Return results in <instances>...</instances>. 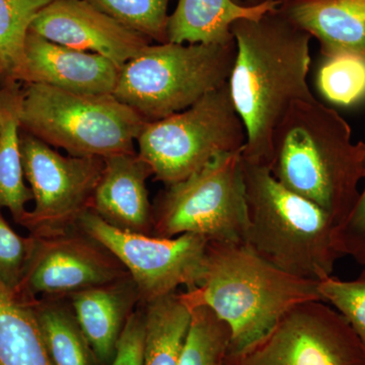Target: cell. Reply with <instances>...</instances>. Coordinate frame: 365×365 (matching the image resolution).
Here are the masks:
<instances>
[{
	"instance_id": "6da1fadb",
	"label": "cell",
	"mask_w": 365,
	"mask_h": 365,
	"mask_svg": "<svg viewBox=\"0 0 365 365\" xmlns=\"http://www.w3.org/2000/svg\"><path fill=\"white\" fill-rule=\"evenodd\" d=\"M237 45L228 86L247 130L242 158L270 169L274 130L299 101L314 100L307 83L312 36L278 11L232 24Z\"/></svg>"
},
{
	"instance_id": "7a4b0ae2",
	"label": "cell",
	"mask_w": 365,
	"mask_h": 365,
	"mask_svg": "<svg viewBox=\"0 0 365 365\" xmlns=\"http://www.w3.org/2000/svg\"><path fill=\"white\" fill-rule=\"evenodd\" d=\"M272 146L273 177L339 227L365 179V143H353L344 118L317 98L299 101L274 130Z\"/></svg>"
},
{
	"instance_id": "3957f363",
	"label": "cell",
	"mask_w": 365,
	"mask_h": 365,
	"mask_svg": "<svg viewBox=\"0 0 365 365\" xmlns=\"http://www.w3.org/2000/svg\"><path fill=\"white\" fill-rule=\"evenodd\" d=\"M190 311L207 307L232 331L228 353L267 335L292 307L322 300L318 281L281 270L246 242L209 241L202 279L179 294Z\"/></svg>"
},
{
	"instance_id": "277c9868",
	"label": "cell",
	"mask_w": 365,
	"mask_h": 365,
	"mask_svg": "<svg viewBox=\"0 0 365 365\" xmlns=\"http://www.w3.org/2000/svg\"><path fill=\"white\" fill-rule=\"evenodd\" d=\"M242 173L249 220L245 242L297 277L319 281L332 275L344 256L330 216L285 188L265 165L242 158Z\"/></svg>"
},
{
	"instance_id": "5b68a950",
	"label": "cell",
	"mask_w": 365,
	"mask_h": 365,
	"mask_svg": "<svg viewBox=\"0 0 365 365\" xmlns=\"http://www.w3.org/2000/svg\"><path fill=\"white\" fill-rule=\"evenodd\" d=\"M21 130L68 155L105 158L136 153L148 122L114 95H83L43 83H23Z\"/></svg>"
},
{
	"instance_id": "8992f818",
	"label": "cell",
	"mask_w": 365,
	"mask_h": 365,
	"mask_svg": "<svg viewBox=\"0 0 365 365\" xmlns=\"http://www.w3.org/2000/svg\"><path fill=\"white\" fill-rule=\"evenodd\" d=\"M237 45H148L120 68L114 96L148 123L188 109L225 86L234 68Z\"/></svg>"
},
{
	"instance_id": "52a82bcc",
	"label": "cell",
	"mask_w": 365,
	"mask_h": 365,
	"mask_svg": "<svg viewBox=\"0 0 365 365\" xmlns=\"http://www.w3.org/2000/svg\"><path fill=\"white\" fill-rule=\"evenodd\" d=\"M247 130L228 83L184 111L150 122L137 139L138 153L165 186L187 179L216 157L242 151Z\"/></svg>"
},
{
	"instance_id": "ba28073f",
	"label": "cell",
	"mask_w": 365,
	"mask_h": 365,
	"mask_svg": "<svg viewBox=\"0 0 365 365\" xmlns=\"http://www.w3.org/2000/svg\"><path fill=\"white\" fill-rule=\"evenodd\" d=\"M153 210L155 237L193 234L245 242L249 220L242 151L218 155L187 179L165 186Z\"/></svg>"
},
{
	"instance_id": "9c48e42d",
	"label": "cell",
	"mask_w": 365,
	"mask_h": 365,
	"mask_svg": "<svg viewBox=\"0 0 365 365\" xmlns=\"http://www.w3.org/2000/svg\"><path fill=\"white\" fill-rule=\"evenodd\" d=\"M225 365H365V350L347 321L321 300L297 304L272 330Z\"/></svg>"
},
{
	"instance_id": "30bf717a",
	"label": "cell",
	"mask_w": 365,
	"mask_h": 365,
	"mask_svg": "<svg viewBox=\"0 0 365 365\" xmlns=\"http://www.w3.org/2000/svg\"><path fill=\"white\" fill-rule=\"evenodd\" d=\"M78 227L123 264L135 282L140 304L175 294L181 285L191 289L202 279L209 240L201 235L168 239L124 232L90 209L79 218Z\"/></svg>"
},
{
	"instance_id": "8fae6325",
	"label": "cell",
	"mask_w": 365,
	"mask_h": 365,
	"mask_svg": "<svg viewBox=\"0 0 365 365\" xmlns=\"http://www.w3.org/2000/svg\"><path fill=\"white\" fill-rule=\"evenodd\" d=\"M21 151L24 174L35 202L21 225L35 237L78 227L79 218L90 208L104 158L64 157L21 129Z\"/></svg>"
},
{
	"instance_id": "7c38bea8",
	"label": "cell",
	"mask_w": 365,
	"mask_h": 365,
	"mask_svg": "<svg viewBox=\"0 0 365 365\" xmlns=\"http://www.w3.org/2000/svg\"><path fill=\"white\" fill-rule=\"evenodd\" d=\"M33 237L32 256L19 290L31 299L68 297L129 275L109 250L78 227Z\"/></svg>"
},
{
	"instance_id": "4fadbf2b",
	"label": "cell",
	"mask_w": 365,
	"mask_h": 365,
	"mask_svg": "<svg viewBox=\"0 0 365 365\" xmlns=\"http://www.w3.org/2000/svg\"><path fill=\"white\" fill-rule=\"evenodd\" d=\"M30 31L56 44L101 55L118 68L151 43L86 0H53L37 14Z\"/></svg>"
},
{
	"instance_id": "5bb4252c",
	"label": "cell",
	"mask_w": 365,
	"mask_h": 365,
	"mask_svg": "<svg viewBox=\"0 0 365 365\" xmlns=\"http://www.w3.org/2000/svg\"><path fill=\"white\" fill-rule=\"evenodd\" d=\"M150 177V163L137 151L105 158L88 209L118 230L153 235V204L146 186Z\"/></svg>"
},
{
	"instance_id": "9a60e30c",
	"label": "cell",
	"mask_w": 365,
	"mask_h": 365,
	"mask_svg": "<svg viewBox=\"0 0 365 365\" xmlns=\"http://www.w3.org/2000/svg\"><path fill=\"white\" fill-rule=\"evenodd\" d=\"M25 81L83 95H114L120 68L95 53L79 51L29 32Z\"/></svg>"
},
{
	"instance_id": "2e32d148",
	"label": "cell",
	"mask_w": 365,
	"mask_h": 365,
	"mask_svg": "<svg viewBox=\"0 0 365 365\" xmlns=\"http://www.w3.org/2000/svg\"><path fill=\"white\" fill-rule=\"evenodd\" d=\"M69 302L98 364H110L127 321L140 304L130 274L69 295Z\"/></svg>"
},
{
	"instance_id": "e0dca14e",
	"label": "cell",
	"mask_w": 365,
	"mask_h": 365,
	"mask_svg": "<svg viewBox=\"0 0 365 365\" xmlns=\"http://www.w3.org/2000/svg\"><path fill=\"white\" fill-rule=\"evenodd\" d=\"M277 9L319 41L325 59H365V0H279Z\"/></svg>"
},
{
	"instance_id": "ac0fdd59",
	"label": "cell",
	"mask_w": 365,
	"mask_h": 365,
	"mask_svg": "<svg viewBox=\"0 0 365 365\" xmlns=\"http://www.w3.org/2000/svg\"><path fill=\"white\" fill-rule=\"evenodd\" d=\"M279 1L244 6L235 0H179L168 19V42L177 44H227L235 40L232 24L258 20Z\"/></svg>"
},
{
	"instance_id": "d6986e66",
	"label": "cell",
	"mask_w": 365,
	"mask_h": 365,
	"mask_svg": "<svg viewBox=\"0 0 365 365\" xmlns=\"http://www.w3.org/2000/svg\"><path fill=\"white\" fill-rule=\"evenodd\" d=\"M23 83L0 85V207L23 222L33 194L26 187L21 151L20 110Z\"/></svg>"
},
{
	"instance_id": "ffe728a7",
	"label": "cell",
	"mask_w": 365,
	"mask_h": 365,
	"mask_svg": "<svg viewBox=\"0 0 365 365\" xmlns=\"http://www.w3.org/2000/svg\"><path fill=\"white\" fill-rule=\"evenodd\" d=\"M0 365H53L32 299L0 280Z\"/></svg>"
},
{
	"instance_id": "44dd1931",
	"label": "cell",
	"mask_w": 365,
	"mask_h": 365,
	"mask_svg": "<svg viewBox=\"0 0 365 365\" xmlns=\"http://www.w3.org/2000/svg\"><path fill=\"white\" fill-rule=\"evenodd\" d=\"M143 306V365H179L191 321L189 307L178 292Z\"/></svg>"
},
{
	"instance_id": "7402d4cb",
	"label": "cell",
	"mask_w": 365,
	"mask_h": 365,
	"mask_svg": "<svg viewBox=\"0 0 365 365\" xmlns=\"http://www.w3.org/2000/svg\"><path fill=\"white\" fill-rule=\"evenodd\" d=\"M31 299L53 365H93V352L68 297Z\"/></svg>"
},
{
	"instance_id": "603a6c76",
	"label": "cell",
	"mask_w": 365,
	"mask_h": 365,
	"mask_svg": "<svg viewBox=\"0 0 365 365\" xmlns=\"http://www.w3.org/2000/svg\"><path fill=\"white\" fill-rule=\"evenodd\" d=\"M53 0H0V85L25 81V44L37 14Z\"/></svg>"
},
{
	"instance_id": "cb8c5ba5",
	"label": "cell",
	"mask_w": 365,
	"mask_h": 365,
	"mask_svg": "<svg viewBox=\"0 0 365 365\" xmlns=\"http://www.w3.org/2000/svg\"><path fill=\"white\" fill-rule=\"evenodd\" d=\"M232 331L207 307L191 311V321L179 365H225Z\"/></svg>"
},
{
	"instance_id": "d4e9b609",
	"label": "cell",
	"mask_w": 365,
	"mask_h": 365,
	"mask_svg": "<svg viewBox=\"0 0 365 365\" xmlns=\"http://www.w3.org/2000/svg\"><path fill=\"white\" fill-rule=\"evenodd\" d=\"M98 11L158 44L168 42L170 0H86Z\"/></svg>"
},
{
	"instance_id": "484cf974",
	"label": "cell",
	"mask_w": 365,
	"mask_h": 365,
	"mask_svg": "<svg viewBox=\"0 0 365 365\" xmlns=\"http://www.w3.org/2000/svg\"><path fill=\"white\" fill-rule=\"evenodd\" d=\"M317 81L319 90L334 104H356L365 98V59L354 55L326 58Z\"/></svg>"
},
{
	"instance_id": "4316f807",
	"label": "cell",
	"mask_w": 365,
	"mask_h": 365,
	"mask_svg": "<svg viewBox=\"0 0 365 365\" xmlns=\"http://www.w3.org/2000/svg\"><path fill=\"white\" fill-rule=\"evenodd\" d=\"M318 292L347 321L365 350V267L353 280L331 275L318 281Z\"/></svg>"
},
{
	"instance_id": "83f0119b",
	"label": "cell",
	"mask_w": 365,
	"mask_h": 365,
	"mask_svg": "<svg viewBox=\"0 0 365 365\" xmlns=\"http://www.w3.org/2000/svg\"><path fill=\"white\" fill-rule=\"evenodd\" d=\"M34 245L33 235L23 237L16 234L0 212V280L13 292L20 290Z\"/></svg>"
},
{
	"instance_id": "f1b7e54d",
	"label": "cell",
	"mask_w": 365,
	"mask_h": 365,
	"mask_svg": "<svg viewBox=\"0 0 365 365\" xmlns=\"http://www.w3.org/2000/svg\"><path fill=\"white\" fill-rule=\"evenodd\" d=\"M337 240L343 256L365 267V186L350 215L337 227Z\"/></svg>"
},
{
	"instance_id": "f546056e",
	"label": "cell",
	"mask_w": 365,
	"mask_h": 365,
	"mask_svg": "<svg viewBox=\"0 0 365 365\" xmlns=\"http://www.w3.org/2000/svg\"><path fill=\"white\" fill-rule=\"evenodd\" d=\"M145 314L139 304L127 321L110 365H143Z\"/></svg>"
},
{
	"instance_id": "4dcf8cb0",
	"label": "cell",
	"mask_w": 365,
	"mask_h": 365,
	"mask_svg": "<svg viewBox=\"0 0 365 365\" xmlns=\"http://www.w3.org/2000/svg\"><path fill=\"white\" fill-rule=\"evenodd\" d=\"M239 4H244V6H258V4H264L267 1H279V0H235Z\"/></svg>"
}]
</instances>
